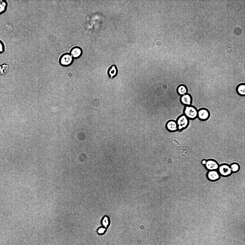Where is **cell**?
Segmentation results:
<instances>
[{"label":"cell","instance_id":"obj_5","mask_svg":"<svg viewBox=\"0 0 245 245\" xmlns=\"http://www.w3.org/2000/svg\"><path fill=\"white\" fill-rule=\"evenodd\" d=\"M165 126L166 130L170 132L174 133L178 131L177 124L175 120H169L166 123Z\"/></svg>","mask_w":245,"mask_h":245},{"label":"cell","instance_id":"obj_17","mask_svg":"<svg viewBox=\"0 0 245 245\" xmlns=\"http://www.w3.org/2000/svg\"><path fill=\"white\" fill-rule=\"evenodd\" d=\"M102 223L105 227H106L107 226L108 223V221L107 217H105L104 218L102 221Z\"/></svg>","mask_w":245,"mask_h":245},{"label":"cell","instance_id":"obj_4","mask_svg":"<svg viewBox=\"0 0 245 245\" xmlns=\"http://www.w3.org/2000/svg\"><path fill=\"white\" fill-rule=\"evenodd\" d=\"M210 116L209 110L205 107H202L198 109L197 118L200 121L204 122L207 120Z\"/></svg>","mask_w":245,"mask_h":245},{"label":"cell","instance_id":"obj_14","mask_svg":"<svg viewBox=\"0 0 245 245\" xmlns=\"http://www.w3.org/2000/svg\"><path fill=\"white\" fill-rule=\"evenodd\" d=\"M8 5L7 1L0 0V15L4 13L6 10Z\"/></svg>","mask_w":245,"mask_h":245},{"label":"cell","instance_id":"obj_16","mask_svg":"<svg viewBox=\"0 0 245 245\" xmlns=\"http://www.w3.org/2000/svg\"><path fill=\"white\" fill-rule=\"evenodd\" d=\"M5 50V46L3 42L0 40V54L2 53Z\"/></svg>","mask_w":245,"mask_h":245},{"label":"cell","instance_id":"obj_2","mask_svg":"<svg viewBox=\"0 0 245 245\" xmlns=\"http://www.w3.org/2000/svg\"><path fill=\"white\" fill-rule=\"evenodd\" d=\"M176 121L178 126V131H181L186 129L190 124V120L183 114L178 117Z\"/></svg>","mask_w":245,"mask_h":245},{"label":"cell","instance_id":"obj_12","mask_svg":"<svg viewBox=\"0 0 245 245\" xmlns=\"http://www.w3.org/2000/svg\"><path fill=\"white\" fill-rule=\"evenodd\" d=\"M207 175L208 178L212 181L216 180L220 177L219 173L216 170L210 171L207 173Z\"/></svg>","mask_w":245,"mask_h":245},{"label":"cell","instance_id":"obj_6","mask_svg":"<svg viewBox=\"0 0 245 245\" xmlns=\"http://www.w3.org/2000/svg\"><path fill=\"white\" fill-rule=\"evenodd\" d=\"M180 101L182 104L184 106H189L192 104L193 98L190 94L187 93L181 96Z\"/></svg>","mask_w":245,"mask_h":245},{"label":"cell","instance_id":"obj_8","mask_svg":"<svg viewBox=\"0 0 245 245\" xmlns=\"http://www.w3.org/2000/svg\"><path fill=\"white\" fill-rule=\"evenodd\" d=\"M70 54L74 59H78L82 56L83 50L80 47L75 46L71 49Z\"/></svg>","mask_w":245,"mask_h":245},{"label":"cell","instance_id":"obj_3","mask_svg":"<svg viewBox=\"0 0 245 245\" xmlns=\"http://www.w3.org/2000/svg\"><path fill=\"white\" fill-rule=\"evenodd\" d=\"M74 59L70 53H66L63 54L60 56L59 62L61 66L64 67H68L72 64Z\"/></svg>","mask_w":245,"mask_h":245},{"label":"cell","instance_id":"obj_9","mask_svg":"<svg viewBox=\"0 0 245 245\" xmlns=\"http://www.w3.org/2000/svg\"><path fill=\"white\" fill-rule=\"evenodd\" d=\"M118 69L117 66L114 64L111 65L109 67L107 72L109 77L111 78H113L117 75L118 73Z\"/></svg>","mask_w":245,"mask_h":245},{"label":"cell","instance_id":"obj_7","mask_svg":"<svg viewBox=\"0 0 245 245\" xmlns=\"http://www.w3.org/2000/svg\"><path fill=\"white\" fill-rule=\"evenodd\" d=\"M219 173L222 175L226 176L229 175L232 172L230 166L226 164H223L218 167Z\"/></svg>","mask_w":245,"mask_h":245},{"label":"cell","instance_id":"obj_10","mask_svg":"<svg viewBox=\"0 0 245 245\" xmlns=\"http://www.w3.org/2000/svg\"><path fill=\"white\" fill-rule=\"evenodd\" d=\"M205 166L206 168L209 171L216 170L218 168V163L213 160H209L206 161Z\"/></svg>","mask_w":245,"mask_h":245},{"label":"cell","instance_id":"obj_19","mask_svg":"<svg viewBox=\"0 0 245 245\" xmlns=\"http://www.w3.org/2000/svg\"><path fill=\"white\" fill-rule=\"evenodd\" d=\"M206 161L205 160H203L202 161L201 163L203 165H205L206 163Z\"/></svg>","mask_w":245,"mask_h":245},{"label":"cell","instance_id":"obj_13","mask_svg":"<svg viewBox=\"0 0 245 245\" xmlns=\"http://www.w3.org/2000/svg\"><path fill=\"white\" fill-rule=\"evenodd\" d=\"M177 91L178 93L182 96L187 93L188 89L185 85L182 84L178 86Z\"/></svg>","mask_w":245,"mask_h":245},{"label":"cell","instance_id":"obj_1","mask_svg":"<svg viewBox=\"0 0 245 245\" xmlns=\"http://www.w3.org/2000/svg\"><path fill=\"white\" fill-rule=\"evenodd\" d=\"M198 109L193 105L185 106L183 113L190 120H193L197 118Z\"/></svg>","mask_w":245,"mask_h":245},{"label":"cell","instance_id":"obj_15","mask_svg":"<svg viewBox=\"0 0 245 245\" xmlns=\"http://www.w3.org/2000/svg\"><path fill=\"white\" fill-rule=\"evenodd\" d=\"M230 167L232 172H235L238 171L239 169V165L237 163H234L232 164Z\"/></svg>","mask_w":245,"mask_h":245},{"label":"cell","instance_id":"obj_18","mask_svg":"<svg viewBox=\"0 0 245 245\" xmlns=\"http://www.w3.org/2000/svg\"><path fill=\"white\" fill-rule=\"evenodd\" d=\"M105 230L104 228H100L98 229V232L99 234H101L104 232Z\"/></svg>","mask_w":245,"mask_h":245},{"label":"cell","instance_id":"obj_11","mask_svg":"<svg viewBox=\"0 0 245 245\" xmlns=\"http://www.w3.org/2000/svg\"><path fill=\"white\" fill-rule=\"evenodd\" d=\"M235 90L237 94L241 97L245 96V84L242 83L239 84L236 86Z\"/></svg>","mask_w":245,"mask_h":245}]
</instances>
